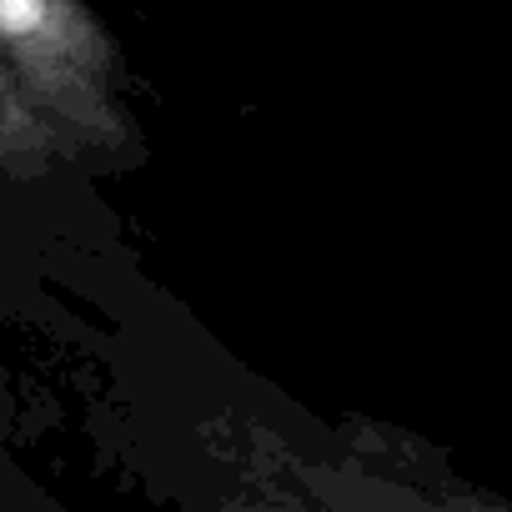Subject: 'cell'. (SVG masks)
Here are the masks:
<instances>
[{
	"instance_id": "obj_2",
	"label": "cell",
	"mask_w": 512,
	"mask_h": 512,
	"mask_svg": "<svg viewBox=\"0 0 512 512\" xmlns=\"http://www.w3.org/2000/svg\"><path fill=\"white\" fill-rule=\"evenodd\" d=\"M66 151L51 136V126L0 81V181L11 186H36L51 181L56 171H66Z\"/></svg>"
},
{
	"instance_id": "obj_1",
	"label": "cell",
	"mask_w": 512,
	"mask_h": 512,
	"mask_svg": "<svg viewBox=\"0 0 512 512\" xmlns=\"http://www.w3.org/2000/svg\"><path fill=\"white\" fill-rule=\"evenodd\" d=\"M0 81L51 126L76 171L146 161L126 51L86 0H0Z\"/></svg>"
}]
</instances>
